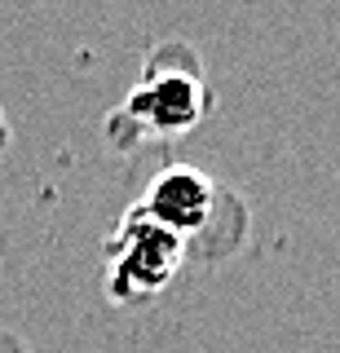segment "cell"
Listing matches in <instances>:
<instances>
[{"mask_svg":"<svg viewBox=\"0 0 340 353\" xmlns=\"http://www.w3.org/2000/svg\"><path fill=\"white\" fill-rule=\"evenodd\" d=\"M208 106L212 88L203 80L199 58L186 44H163L150 53L137 88L115 119H133L141 137H181L208 115Z\"/></svg>","mask_w":340,"mask_h":353,"instance_id":"1","label":"cell"},{"mask_svg":"<svg viewBox=\"0 0 340 353\" xmlns=\"http://www.w3.org/2000/svg\"><path fill=\"white\" fill-rule=\"evenodd\" d=\"M106 292L119 305L146 301V296L163 292L177 274V265L186 261V243L177 234H168L163 225H155L141 208L133 203L119 225L106 239Z\"/></svg>","mask_w":340,"mask_h":353,"instance_id":"2","label":"cell"},{"mask_svg":"<svg viewBox=\"0 0 340 353\" xmlns=\"http://www.w3.org/2000/svg\"><path fill=\"white\" fill-rule=\"evenodd\" d=\"M221 199H226V190L208 172L190 168V163H177V168H163L155 181L146 185V194H141L137 208L155 221V225L168 230V234L190 243L194 234H203V230L212 225Z\"/></svg>","mask_w":340,"mask_h":353,"instance_id":"3","label":"cell"},{"mask_svg":"<svg viewBox=\"0 0 340 353\" xmlns=\"http://www.w3.org/2000/svg\"><path fill=\"white\" fill-rule=\"evenodd\" d=\"M9 146V124H5V115H0V150Z\"/></svg>","mask_w":340,"mask_h":353,"instance_id":"4","label":"cell"}]
</instances>
